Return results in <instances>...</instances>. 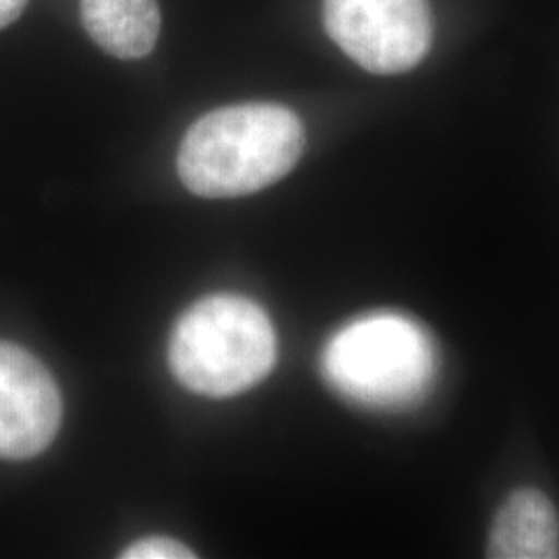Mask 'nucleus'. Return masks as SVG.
Returning a JSON list of instances; mask_svg holds the SVG:
<instances>
[{
  "label": "nucleus",
  "instance_id": "obj_1",
  "mask_svg": "<svg viewBox=\"0 0 559 559\" xmlns=\"http://www.w3.org/2000/svg\"><path fill=\"white\" fill-rule=\"evenodd\" d=\"M305 131L278 104H239L201 117L180 143L182 185L207 200L258 193L284 179L299 162Z\"/></svg>",
  "mask_w": 559,
  "mask_h": 559
},
{
  "label": "nucleus",
  "instance_id": "obj_2",
  "mask_svg": "<svg viewBox=\"0 0 559 559\" xmlns=\"http://www.w3.org/2000/svg\"><path fill=\"white\" fill-rule=\"evenodd\" d=\"M168 360L187 390L230 399L270 376L276 362V332L258 302L214 295L177 321Z\"/></svg>",
  "mask_w": 559,
  "mask_h": 559
},
{
  "label": "nucleus",
  "instance_id": "obj_3",
  "mask_svg": "<svg viewBox=\"0 0 559 559\" xmlns=\"http://www.w3.org/2000/svg\"><path fill=\"white\" fill-rule=\"evenodd\" d=\"M321 369L340 396L367 408L399 411L427 394L436 376V348L417 321L373 313L332 336Z\"/></svg>",
  "mask_w": 559,
  "mask_h": 559
},
{
  "label": "nucleus",
  "instance_id": "obj_4",
  "mask_svg": "<svg viewBox=\"0 0 559 559\" xmlns=\"http://www.w3.org/2000/svg\"><path fill=\"white\" fill-rule=\"evenodd\" d=\"M323 25L340 50L376 75H400L427 57L429 0H323Z\"/></svg>",
  "mask_w": 559,
  "mask_h": 559
},
{
  "label": "nucleus",
  "instance_id": "obj_5",
  "mask_svg": "<svg viewBox=\"0 0 559 559\" xmlns=\"http://www.w3.org/2000/svg\"><path fill=\"white\" fill-rule=\"evenodd\" d=\"M62 400L50 371L29 350L0 342V460H29L59 433Z\"/></svg>",
  "mask_w": 559,
  "mask_h": 559
},
{
  "label": "nucleus",
  "instance_id": "obj_6",
  "mask_svg": "<svg viewBox=\"0 0 559 559\" xmlns=\"http://www.w3.org/2000/svg\"><path fill=\"white\" fill-rule=\"evenodd\" d=\"M487 558H559V519L537 489H519L501 503L487 543Z\"/></svg>",
  "mask_w": 559,
  "mask_h": 559
},
{
  "label": "nucleus",
  "instance_id": "obj_7",
  "mask_svg": "<svg viewBox=\"0 0 559 559\" xmlns=\"http://www.w3.org/2000/svg\"><path fill=\"white\" fill-rule=\"evenodd\" d=\"M90 38L117 59L147 57L160 36L158 0H81Z\"/></svg>",
  "mask_w": 559,
  "mask_h": 559
},
{
  "label": "nucleus",
  "instance_id": "obj_8",
  "mask_svg": "<svg viewBox=\"0 0 559 559\" xmlns=\"http://www.w3.org/2000/svg\"><path fill=\"white\" fill-rule=\"evenodd\" d=\"M120 558L124 559H189L195 554L179 540L168 537H147L129 545Z\"/></svg>",
  "mask_w": 559,
  "mask_h": 559
},
{
  "label": "nucleus",
  "instance_id": "obj_9",
  "mask_svg": "<svg viewBox=\"0 0 559 559\" xmlns=\"http://www.w3.org/2000/svg\"><path fill=\"white\" fill-rule=\"evenodd\" d=\"M25 7H27V0H0V29L20 20Z\"/></svg>",
  "mask_w": 559,
  "mask_h": 559
}]
</instances>
